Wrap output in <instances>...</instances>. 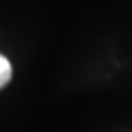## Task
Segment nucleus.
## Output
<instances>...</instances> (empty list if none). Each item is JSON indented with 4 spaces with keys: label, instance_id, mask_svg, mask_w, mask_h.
<instances>
[{
    "label": "nucleus",
    "instance_id": "1",
    "mask_svg": "<svg viewBox=\"0 0 132 132\" xmlns=\"http://www.w3.org/2000/svg\"><path fill=\"white\" fill-rule=\"evenodd\" d=\"M11 75H13L11 62L4 55H0V88H4L7 82L11 81Z\"/></svg>",
    "mask_w": 132,
    "mask_h": 132
}]
</instances>
